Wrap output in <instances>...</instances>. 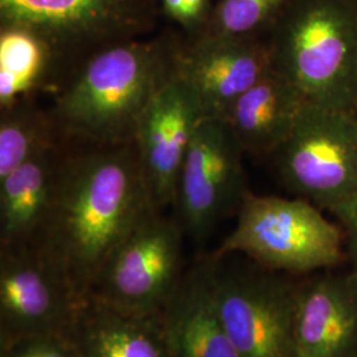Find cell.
<instances>
[{
    "mask_svg": "<svg viewBox=\"0 0 357 357\" xmlns=\"http://www.w3.org/2000/svg\"><path fill=\"white\" fill-rule=\"evenodd\" d=\"M356 114H357V109H356Z\"/></svg>",
    "mask_w": 357,
    "mask_h": 357,
    "instance_id": "25",
    "label": "cell"
},
{
    "mask_svg": "<svg viewBox=\"0 0 357 357\" xmlns=\"http://www.w3.org/2000/svg\"><path fill=\"white\" fill-rule=\"evenodd\" d=\"M159 16L158 0H0V26H22L44 38L57 57L63 85L93 54L150 33Z\"/></svg>",
    "mask_w": 357,
    "mask_h": 357,
    "instance_id": "5",
    "label": "cell"
},
{
    "mask_svg": "<svg viewBox=\"0 0 357 357\" xmlns=\"http://www.w3.org/2000/svg\"><path fill=\"white\" fill-rule=\"evenodd\" d=\"M160 15L178 24L185 38L203 35L209 24L215 4L212 0H158Z\"/></svg>",
    "mask_w": 357,
    "mask_h": 357,
    "instance_id": "22",
    "label": "cell"
},
{
    "mask_svg": "<svg viewBox=\"0 0 357 357\" xmlns=\"http://www.w3.org/2000/svg\"><path fill=\"white\" fill-rule=\"evenodd\" d=\"M343 238L342 228L305 199L249 191L237 212L234 229L212 255H241L277 273L311 274L343 262Z\"/></svg>",
    "mask_w": 357,
    "mask_h": 357,
    "instance_id": "4",
    "label": "cell"
},
{
    "mask_svg": "<svg viewBox=\"0 0 357 357\" xmlns=\"http://www.w3.org/2000/svg\"><path fill=\"white\" fill-rule=\"evenodd\" d=\"M357 352V273L318 274L296 283L295 357H352Z\"/></svg>",
    "mask_w": 357,
    "mask_h": 357,
    "instance_id": "13",
    "label": "cell"
},
{
    "mask_svg": "<svg viewBox=\"0 0 357 357\" xmlns=\"http://www.w3.org/2000/svg\"><path fill=\"white\" fill-rule=\"evenodd\" d=\"M69 332L81 357H172L162 314L132 315L88 299Z\"/></svg>",
    "mask_w": 357,
    "mask_h": 357,
    "instance_id": "16",
    "label": "cell"
},
{
    "mask_svg": "<svg viewBox=\"0 0 357 357\" xmlns=\"http://www.w3.org/2000/svg\"><path fill=\"white\" fill-rule=\"evenodd\" d=\"M293 0H218L204 33L259 38L277 23Z\"/></svg>",
    "mask_w": 357,
    "mask_h": 357,
    "instance_id": "20",
    "label": "cell"
},
{
    "mask_svg": "<svg viewBox=\"0 0 357 357\" xmlns=\"http://www.w3.org/2000/svg\"><path fill=\"white\" fill-rule=\"evenodd\" d=\"M328 212L336 217L340 224L347 238V253L351 259L352 270L357 273V190L333 205Z\"/></svg>",
    "mask_w": 357,
    "mask_h": 357,
    "instance_id": "23",
    "label": "cell"
},
{
    "mask_svg": "<svg viewBox=\"0 0 357 357\" xmlns=\"http://www.w3.org/2000/svg\"><path fill=\"white\" fill-rule=\"evenodd\" d=\"M0 357H81L69 331L44 332L0 344Z\"/></svg>",
    "mask_w": 357,
    "mask_h": 357,
    "instance_id": "21",
    "label": "cell"
},
{
    "mask_svg": "<svg viewBox=\"0 0 357 357\" xmlns=\"http://www.w3.org/2000/svg\"><path fill=\"white\" fill-rule=\"evenodd\" d=\"M271 66L266 40L212 33L181 38L176 60V72L195 90L204 118L222 121Z\"/></svg>",
    "mask_w": 357,
    "mask_h": 357,
    "instance_id": "12",
    "label": "cell"
},
{
    "mask_svg": "<svg viewBox=\"0 0 357 357\" xmlns=\"http://www.w3.org/2000/svg\"><path fill=\"white\" fill-rule=\"evenodd\" d=\"M65 143L0 178V248L36 241L51 211Z\"/></svg>",
    "mask_w": 357,
    "mask_h": 357,
    "instance_id": "17",
    "label": "cell"
},
{
    "mask_svg": "<svg viewBox=\"0 0 357 357\" xmlns=\"http://www.w3.org/2000/svg\"><path fill=\"white\" fill-rule=\"evenodd\" d=\"M162 318L172 357H240L218 315L208 255L184 274Z\"/></svg>",
    "mask_w": 357,
    "mask_h": 357,
    "instance_id": "14",
    "label": "cell"
},
{
    "mask_svg": "<svg viewBox=\"0 0 357 357\" xmlns=\"http://www.w3.org/2000/svg\"><path fill=\"white\" fill-rule=\"evenodd\" d=\"M203 119V109L195 90L178 72L142 115L132 143L155 209L165 211L172 206L181 167Z\"/></svg>",
    "mask_w": 357,
    "mask_h": 357,
    "instance_id": "11",
    "label": "cell"
},
{
    "mask_svg": "<svg viewBox=\"0 0 357 357\" xmlns=\"http://www.w3.org/2000/svg\"><path fill=\"white\" fill-rule=\"evenodd\" d=\"M243 155L225 121L204 118L200 122L172 203L176 221L193 243H205L225 217L238 212L249 192Z\"/></svg>",
    "mask_w": 357,
    "mask_h": 357,
    "instance_id": "9",
    "label": "cell"
},
{
    "mask_svg": "<svg viewBox=\"0 0 357 357\" xmlns=\"http://www.w3.org/2000/svg\"><path fill=\"white\" fill-rule=\"evenodd\" d=\"M79 144L65 146L51 211L33 246L82 305L106 259L153 205L132 142Z\"/></svg>",
    "mask_w": 357,
    "mask_h": 357,
    "instance_id": "1",
    "label": "cell"
},
{
    "mask_svg": "<svg viewBox=\"0 0 357 357\" xmlns=\"http://www.w3.org/2000/svg\"><path fill=\"white\" fill-rule=\"evenodd\" d=\"M180 43L166 32L93 54L56 91L51 110L65 139L101 146L134 141L144 110L176 75Z\"/></svg>",
    "mask_w": 357,
    "mask_h": 357,
    "instance_id": "2",
    "label": "cell"
},
{
    "mask_svg": "<svg viewBox=\"0 0 357 357\" xmlns=\"http://www.w3.org/2000/svg\"><path fill=\"white\" fill-rule=\"evenodd\" d=\"M79 306L69 283L33 245L0 248V344L69 331Z\"/></svg>",
    "mask_w": 357,
    "mask_h": 357,
    "instance_id": "10",
    "label": "cell"
},
{
    "mask_svg": "<svg viewBox=\"0 0 357 357\" xmlns=\"http://www.w3.org/2000/svg\"><path fill=\"white\" fill-rule=\"evenodd\" d=\"M184 236L175 217L151 206L106 259L88 299L132 315L162 314L184 277Z\"/></svg>",
    "mask_w": 357,
    "mask_h": 357,
    "instance_id": "7",
    "label": "cell"
},
{
    "mask_svg": "<svg viewBox=\"0 0 357 357\" xmlns=\"http://www.w3.org/2000/svg\"><path fill=\"white\" fill-rule=\"evenodd\" d=\"M306 103L299 90L271 66L236 101L225 122L243 153L268 158L287 139Z\"/></svg>",
    "mask_w": 357,
    "mask_h": 357,
    "instance_id": "15",
    "label": "cell"
},
{
    "mask_svg": "<svg viewBox=\"0 0 357 357\" xmlns=\"http://www.w3.org/2000/svg\"><path fill=\"white\" fill-rule=\"evenodd\" d=\"M61 85V68L44 38L22 26H0V109L36 101L38 93Z\"/></svg>",
    "mask_w": 357,
    "mask_h": 357,
    "instance_id": "18",
    "label": "cell"
},
{
    "mask_svg": "<svg viewBox=\"0 0 357 357\" xmlns=\"http://www.w3.org/2000/svg\"><path fill=\"white\" fill-rule=\"evenodd\" d=\"M273 69L307 102L357 109V0H293L266 40Z\"/></svg>",
    "mask_w": 357,
    "mask_h": 357,
    "instance_id": "3",
    "label": "cell"
},
{
    "mask_svg": "<svg viewBox=\"0 0 357 357\" xmlns=\"http://www.w3.org/2000/svg\"><path fill=\"white\" fill-rule=\"evenodd\" d=\"M273 158L289 191L328 211L357 190L356 110L307 102Z\"/></svg>",
    "mask_w": 357,
    "mask_h": 357,
    "instance_id": "8",
    "label": "cell"
},
{
    "mask_svg": "<svg viewBox=\"0 0 357 357\" xmlns=\"http://www.w3.org/2000/svg\"><path fill=\"white\" fill-rule=\"evenodd\" d=\"M208 261L217 311L240 357H295L296 283L250 259L211 253Z\"/></svg>",
    "mask_w": 357,
    "mask_h": 357,
    "instance_id": "6",
    "label": "cell"
},
{
    "mask_svg": "<svg viewBox=\"0 0 357 357\" xmlns=\"http://www.w3.org/2000/svg\"><path fill=\"white\" fill-rule=\"evenodd\" d=\"M65 142L52 110L36 101L0 109V178Z\"/></svg>",
    "mask_w": 357,
    "mask_h": 357,
    "instance_id": "19",
    "label": "cell"
},
{
    "mask_svg": "<svg viewBox=\"0 0 357 357\" xmlns=\"http://www.w3.org/2000/svg\"><path fill=\"white\" fill-rule=\"evenodd\" d=\"M352 357H357V352H356V354H355V355H354V356H352Z\"/></svg>",
    "mask_w": 357,
    "mask_h": 357,
    "instance_id": "24",
    "label": "cell"
}]
</instances>
